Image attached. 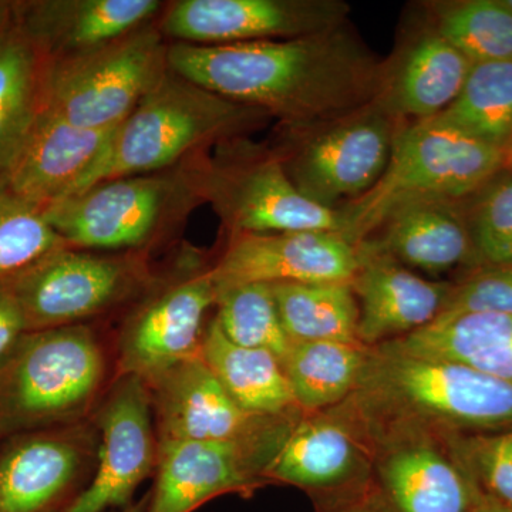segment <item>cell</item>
Returning <instances> with one entry per match:
<instances>
[{
    "label": "cell",
    "instance_id": "cell-18",
    "mask_svg": "<svg viewBox=\"0 0 512 512\" xmlns=\"http://www.w3.org/2000/svg\"><path fill=\"white\" fill-rule=\"evenodd\" d=\"M117 127H76L42 107L0 180L40 208L72 197L106 156Z\"/></svg>",
    "mask_w": 512,
    "mask_h": 512
},
{
    "label": "cell",
    "instance_id": "cell-29",
    "mask_svg": "<svg viewBox=\"0 0 512 512\" xmlns=\"http://www.w3.org/2000/svg\"><path fill=\"white\" fill-rule=\"evenodd\" d=\"M272 293L292 342L362 343L359 303L350 282L274 284Z\"/></svg>",
    "mask_w": 512,
    "mask_h": 512
},
{
    "label": "cell",
    "instance_id": "cell-8",
    "mask_svg": "<svg viewBox=\"0 0 512 512\" xmlns=\"http://www.w3.org/2000/svg\"><path fill=\"white\" fill-rule=\"evenodd\" d=\"M404 124L373 101L319 123L278 124L271 146L303 197L339 210L382 178Z\"/></svg>",
    "mask_w": 512,
    "mask_h": 512
},
{
    "label": "cell",
    "instance_id": "cell-10",
    "mask_svg": "<svg viewBox=\"0 0 512 512\" xmlns=\"http://www.w3.org/2000/svg\"><path fill=\"white\" fill-rule=\"evenodd\" d=\"M356 424L372 451L373 483L393 512H471L483 500L444 434Z\"/></svg>",
    "mask_w": 512,
    "mask_h": 512
},
{
    "label": "cell",
    "instance_id": "cell-32",
    "mask_svg": "<svg viewBox=\"0 0 512 512\" xmlns=\"http://www.w3.org/2000/svg\"><path fill=\"white\" fill-rule=\"evenodd\" d=\"M215 305V322L228 340L242 348L266 350L282 363L293 342L282 325L271 285L241 284L217 289Z\"/></svg>",
    "mask_w": 512,
    "mask_h": 512
},
{
    "label": "cell",
    "instance_id": "cell-36",
    "mask_svg": "<svg viewBox=\"0 0 512 512\" xmlns=\"http://www.w3.org/2000/svg\"><path fill=\"white\" fill-rule=\"evenodd\" d=\"M458 313L512 316V265L477 266L453 282L441 315Z\"/></svg>",
    "mask_w": 512,
    "mask_h": 512
},
{
    "label": "cell",
    "instance_id": "cell-42",
    "mask_svg": "<svg viewBox=\"0 0 512 512\" xmlns=\"http://www.w3.org/2000/svg\"><path fill=\"white\" fill-rule=\"evenodd\" d=\"M504 170L511 171L512 173V138L507 147L504 148Z\"/></svg>",
    "mask_w": 512,
    "mask_h": 512
},
{
    "label": "cell",
    "instance_id": "cell-17",
    "mask_svg": "<svg viewBox=\"0 0 512 512\" xmlns=\"http://www.w3.org/2000/svg\"><path fill=\"white\" fill-rule=\"evenodd\" d=\"M99 464L92 483L64 512H106L130 505L156 461L153 403L147 383L121 376L100 416Z\"/></svg>",
    "mask_w": 512,
    "mask_h": 512
},
{
    "label": "cell",
    "instance_id": "cell-39",
    "mask_svg": "<svg viewBox=\"0 0 512 512\" xmlns=\"http://www.w3.org/2000/svg\"><path fill=\"white\" fill-rule=\"evenodd\" d=\"M471 512H512V508L490 500V498H483Z\"/></svg>",
    "mask_w": 512,
    "mask_h": 512
},
{
    "label": "cell",
    "instance_id": "cell-33",
    "mask_svg": "<svg viewBox=\"0 0 512 512\" xmlns=\"http://www.w3.org/2000/svg\"><path fill=\"white\" fill-rule=\"evenodd\" d=\"M67 248L43 208L10 191L0 180V282H8L40 259Z\"/></svg>",
    "mask_w": 512,
    "mask_h": 512
},
{
    "label": "cell",
    "instance_id": "cell-43",
    "mask_svg": "<svg viewBox=\"0 0 512 512\" xmlns=\"http://www.w3.org/2000/svg\"><path fill=\"white\" fill-rule=\"evenodd\" d=\"M503 3L505 6H507L508 9L512 12V0H503Z\"/></svg>",
    "mask_w": 512,
    "mask_h": 512
},
{
    "label": "cell",
    "instance_id": "cell-28",
    "mask_svg": "<svg viewBox=\"0 0 512 512\" xmlns=\"http://www.w3.org/2000/svg\"><path fill=\"white\" fill-rule=\"evenodd\" d=\"M369 348L359 343L293 342L282 367L302 413L332 409L356 389Z\"/></svg>",
    "mask_w": 512,
    "mask_h": 512
},
{
    "label": "cell",
    "instance_id": "cell-1",
    "mask_svg": "<svg viewBox=\"0 0 512 512\" xmlns=\"http://www.w3.org/2000/svg\"><path fill=\"white\" fill-rule=\"evenodd\" d=\"M168 66L284 126L335 119L376 100L383 60L350 28L235 45L170 43Z\"/></svg>",
    "mask_w": 512,
    "mask_h": 512
},
{
    "label": "cell",
    "instance_id": "cell-27",
    "mask_svg": "<svg viewBox=\"0 0 512 512\" xmlns=\"http://www.w3.org/2000/svg\"><path fill=\"white\" fill-rule=\"evenodd\" d=\"M45 59L12 18L0 26V175L43 106Z\"/></svg>",
    "mask_w": 512,
    "mask_h": 512
},
{
    "label": "cell",
    "instance_id": "cell-2",
    "mask_svg": "<svg viewBox=\"0 0 512 512\" xmlns=\"http://www.w3.org/2000/svg\"><path fill=\"white\" fill-rule=\"evenodd\" d=\"M340 406L362 426L412 424L450 434L512 427V383L450 360L375 346Z\"/></svg>",
    "mask_w": 512,
    "mask_h": 512
},
{
    "label": "cell",
    "instance_id": "cell-5",
    "mask_svg": "<svg viewBox=\"0 0 512 512\" xmlns=\"http://www.w3.org/2000/svg\"><path fill=\"white\" fill-rule=\"evenodd\" d=\"M103 377V350L92 330L74 325L25 333L0 363V443L79 416Z\"/></svg>",
    "mask_w": 512,
    "mask_h": 512
},
{
    "label": "cell",
    "instance_id": "cell-14",
    "mask_svg": "<svg viewBox=\"0 0 512 512\" xmlns=\"http://www.w3.org/2000/svg\"><path fill=\"white\" fill-rule=\"evenodd\" d=\"M362 261V244L342 232L309 229L232 235L210 271L217 289L241 284L350 282Z\"/></svg>",
    "mask_w": 512,
    "mask_h": 512
},
{
    "label": "cell",
    "instance_id": "cell-44",
    "mask_svg": "<svg viewBox=\"0 0 512 512\" xmlns=\"http://www.w3.org/2000/svg\"><path fill=\"white\" fill-rule=\"evenodd\" d=\"M53 512H56V511H53Z\"/></svg>",
    "mask_w": 512,
    "mask_h": 512
},
{
    "label": "cell",
    "instance_id": "cell-40",
    "mask_svg": "<svg viewBox=\"0 0 512 512\" xmlns=\"http://www.w3.org/2000/svg\"><path fill=\"white\" fill-rule=\"evenodd\" d=\"M13 13V2H0V26L5 25Z\"/></svg>",
    "mask_w": 512,
    "mask_h": 512
},
{
    "label": "cell",
    "instance_id": "cell-25",
    "mask_svg": "<svg viewBox=\"0 0 512 512\" xmlns=\"http://www.w3.org/2000/svg\"><path fill=\"white\" fill-rule=\"evenodd\" d=\"M379 346L406 355L463 363L512 383V316L440 315L426 328Z\"/></svg>",
    "mask_w": 512,
    "mask_h": 512
},
{
    "label": "cell",
    "instance_id": "cell-19",
    "mask_svg": "<svg viewBox=\"0 0 512 512\" xmlns=\"http://www.w3.org/2000/svg\"><path fill=\"white\" fill-rule=\"evenodd\" d=\"M217 299L211 271L170 286L131 318L120 342L121 376L147 382L200 356L202 323Z\"/></svg>",
    "mask_w": 512,
    "mask_h": 512
},
{
    "label": "cell",
    "instance_id": "cell-22",
    "mask_svg": "<svg viewBox=\"0 0 512 512\" xmlns=\"http://www.w3.org/2000/svg\"><path fill=\"white\" fill-rule=\"evenodd\" d=\"M363 261L350 285L359 303L357 339L366 348L412 335L434 322L453 282L429 281L362 242Z\"/></svg>",
    "mask_w": 512,
    "mask_h": 512
},
{
    "label": "cell",
    "instance_id": "cell-30",
    "mask_svg": "<svg viewBox=\"0 0 512 512\" xmlns=\"http://www.w3.org/2000/svg\"><path fill=\"white\" fill-rule=\"evenodd\" d=\"M430 120L504 151L512 138V62L473 64L456 100Z\"/></svg>",
    "mask_w": 512,
    "mask_h": 512
},
{
    "label": "cell",
    "instance_id": "cell-15",
    "mask_svg": "<svg viewBox=\"0 0 512 512\" xmlns=\"http://www.w3.org/2000/svg\"><path fill=\"white\" fill-rule=\"evenodd\" d=\"M160 443L254 441L292 426L302 412L264 417L245 412L201 356L147 380Z\"/></svg>",
    "mask_w": 512,
    "mask_h": 512
},
{
    "label": "cell",
    "instance_id": "cell-35",
    "mask_svg": "<svg viewBox=\"0 0 512 512\" xmlns=\"http://www.w3.org/2000/svg\"><path fill=\"white\" fill-rule=\"evenodd\" d=\"M447 440L481 495L512 508V427Z\"/></svg>",
    "mask_w": 512,
    "mask_h": 512
},
{
    "label": "cell",
    "instance_id": "cell-16",
    "mask_svg": "<svg viewBox=\"0 0 512 512\" xmlns=\"http://www.w3.org/2000/svg\"><path fill=\"white\" fill-rule=\"evenodd\" d=\"M264 478L301 488L312 501L335 497L372 483V451L356 421L338 404L302 413Z\"/></svg>",
    "mask_w": 512,
    "mask_h": 512
},
{
    "label": "cell",
    "instance_id": "cell-37",
    "mask_svg": "<svg viewBox=\"0 0 512 512\" xmlns=\"http://www.w3.org/2000/svg\"><path fill=\"white\" fill-rule=\"evenodd\" d=\"M313 504L316 512H393L373 481L349 493L313 501Z\"/></svg>",
    "mask_w": 512,
    "mask_h": 512
},
{
    "label": "cell",
    "instance_id": "cell-12",
    "mask_svg": "<svg viewBox=\"0 0 512 512\" xmlns=\"http://www.w3.org/2000/svg\"><path fill=\"white\" fill-rule=\"evenodd\" d=\"M349 13L343 0H178L157 25L171 43L221 46L315 35L345 25Z\"/></svg>",
    "mask_w": 512,
    "mask_h": 512
},
{
    "label": "cell",
    "instance_id": "cell-23",
    "mask_svg": "<svg viewBox=\"0 0 512 512\" xmlns=\"http://www.w3.org/2000/svg\"><path fill=\"white\" fill-rule=\"evenodd\" d=\"M366 242L407 268L414 266L430 275L444 274L457 266L474 268L463 201H404L387 212Z\"/></svg>",
    "mask_w": 512,
    "mask_h": 512
},
{
    "label": "cell",
    "instance_id": "cell-6",
    "mask_svg": "<svg viewBox=\"0 0 512 512\" xmlns=\"http://www.w3.org/2000/svg\"><path fill=\"white\" fill-rule=\"evenodd\" d=\"M195 157L170 170L93 185L47 205L43 208L46 220L69 248L147 247L187 220L201 204Z\"/></svg>",
    "mask_w": 512,
    "mask_h": 512
},
{
    "label": "cell",
    "instance_id": "cell-13",
    "mask_svg": "<svg viewBox=\"0 0 512 512\" xmlns=\"http://www.w3.org/2000/svg\"><path fill=\"white\" fill-rule=\"evenodd\" d=\"M293 424L261 440L160 443L156 488L146 512H192L222 494L249 495L269 484L266 467Z\"/></svg>",
    "mask_w": 512,
    "mask_h": 512
},
{
    "label": "cell",
    "instance_id": "cell-26",
    "mask_svg": "<svg viewBox=\"0 0 512 512\" xmlns=\"http://www.w3.org/2000/svg\"><path fill=\"white\" fill-rule=\"evenodd\" d=\"M200 356L245 412L264 417L301 412L281 360L266 350L235 345L215 319L205 330Z\"/></svg>",
    "mask_w": 512,
    "mask_h": 512
},
{
    "label": "cell",
    "instance_id": "cell-9",
    "mask_svg": "<svg viewBox=\"0 0 512 512\" xmlns=\"http://www.w3.org/2000/svg\"><path fill=\"white\" fill-rule=\"evenodd\" d=\"M168 47L154 22L86 55L45 62L42 107L76 127L120 126L170 70Z\"/></svg>",
    "mask_w": 512,
    "mask_h": 512
},
{
    "label": "cell",
    "instance_id": "cell-34",
    "mask_svg": "<svg viewBox=\"0 0 512 512\" xmlns=\"http://www.w3.org/2000/svg\"><path fill=\"white\" fill-rule=\"evenodd\" d=\"M464 215L477 266L512 265V173L501 170L470 198Z\"/></svg>",
    "mask_w": 512,
    "mask_h": 512
},
{
    "label": "cell",
    "instance_id": "cell-4",
    "mask_svg": "<svg viewBox=\"0 0 512 512\" xmlns=\"http://www.w3.org/2000/svg\"><path fill=\"white\" fill-rule=\"evenodd\" d=\"M504 168L503 150L433 120L404 124L375 187L339 208L345 235L362 244L387 212L416 198L464 201Z\"/></svg>",
    "mask_w": 512,
    "mask_h": 512
},
{
    "label": "cell",
    "instance_id": "cell-21",
    "mask_svg": "<svg viewBox=\"0 0 512 512\" xmlns=\"http://www.w3.org/2000/svg\"><path fill=\"white\" fill-rule=\"evenodd\" d=\"M157 0L13 2V19L45 62L73 59L157 22Z\"/></svg>",
    "mask_w": 512,
    "mask_h": 512
},
{
    "label": "cell",
    "instance_id": "cell-7",
    "mask_svg": "<svg viewBox=\"0 0 512 512\" xmlns=\"http://www.w3.org/2000/svg\"><path fill=\"white\" fill-rule=\"evenodd\" d=\"M194 167L201 200L228 237L309 229L345 234L342 212L303 197L271 144L232 138L195 157Z\"/></svg>",
    "mask_w": 512,
    "mask_h": 512
},
{
    "label": "cell",
    "instance_id": "cell-3",
    "mask_svg": "<svg viewBox=\"0 0 512 512\" xmlns=\"http://www.w3.org/2000/svg\"><path fill=\"white\" fill-rule=\"evenodd\" d=\"M268 120L264 111L224 99L170 69L117 127L79 192L114 178L170 170Z\"/></svg>",
    "mask_w": 512,
    "mask_h": 512
},
{
    "label": "cell",
    "instance_id": "cell-41",
    "mask_svg": "<svg viewBox=\"0 0 512 512\" xmlns=\"http://www.w3.org/2000/svg\"><path fill=\"white\" fill-rule=\"evenodd\" d=\"M147 505H148V498H144V500H141L140 503L130 504V505H128V507L123 508V510H120L117 512H146Z\"/></svg>",
    "mask_w": 512,
    "mask_h": 512
},
{
    "label": "cell",
    "instance_id": "cell-20",
    "mask_svg": "<svg viewBox=\"0 0 512 512\" xmlns=\"http://www.w3.org/2000/svg\"><path fill=\"white\" fill-rule=\"evenodd\" d=\"M471 67L423 15L403 30L384 60L375 103L406 123L434 119L456 100Z\"/></svg>",
    "mask_w": 512,
    "mask_h": 512
},
{
    "label": "cell",
    "instance_id": "cell-24",
    "mask_svg": "<svg viewBox=\"0 0 512 512\" xmlns=\"http://www.w3.org/2000/svg\"><path fill=\"white\" fill-rule=\"evenodd\" d=\"M83 464L64 430L29 431L0 443V512H53Z\"/></svg>",
    "mask_w": 512,
    "mask_h": 512
},
{
    "label": "cell",
    "instance_id": "cell-31",
    "mask_svg": "<svg viewBox=\"0 0 512 512\" xmlns=\"http://www.w3.org/2000/svg\"><path fill=\"white\" fill-rule=\"evenodd\" d=\"M437 32L473 64L512 62V12L503 0L423 3Z\"/></svg>",
    "mask_w": 512,
    "mask_h": 512
},
{
    "label": "cell",
    "instance_id": "cell-11",
    "mask_svg": "<svg viewBox=\"0 0 512 512\" xmlns=\"http://www.w3.org/2000/svg\"><path fill=\"white\" fill-rule=\"evenodd\" d=\"M141 265L123 256L62 248L6 282L26 330L66 328L109 308L133 291Z\"/></svg>",
    "mask_w": 512,
    "mask_h": 512
},
{
    "label": "cell",
    "instance_id": "cell-38",
    "mask_svg": "<svg viewBox=\"0 0 512 512\" xmlns=\"http://www.w3.org/2000/svg\"><path fill=\"white\" fill-rule=\"evenodd\" d=\"M26 330L25 318L6 282H0V363L12 353Z\"/></svg>",
    "mask_w": 512,
    "mask_h": 512
}]
</instances>
